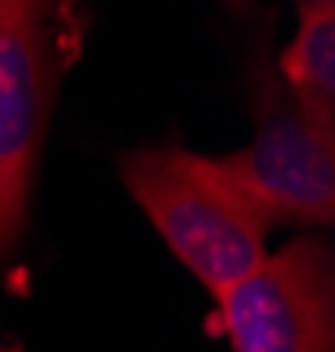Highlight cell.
Here are the masks:
<instances>
[{
    "label": "cell",
    "mask_w": 335,
    "mask_h": 352,
    "mask_svg": "<svg viewBox=\"0 0 335 352\" xmlns=\"http://www.w3.org/2000/svg\"><path fill=\"white\" fill-rule=\"evenodd\" d=\"M116 169L173 257L216 300L265 261L272 222L219 169L216 155L148 144L120 155Z\"/></svg>",
    "instance_id": "6da1fadb"
},
{
    "label": "cell",
    "mask_w": 335,
    "mask_h": 352,
    "mask_svg": "<svg viewBox=\"0 0 335 352\" xmlns=\"http://www.w3.org/2000/svg\"><path fill=\"white\" fill-rule=\"evenodd\" d=\"M251 113L254 138L240 152L216 155L219 169L272 226H328L335 219V131L303 113L265 56L251 67Z\"/></svg>",
    "instance_id": "7a4b0ae2"
},
{
    "label": "cell",
    "mask_w": 335,
    "mask_h": 352,
    "mask_svg": "<svg viewBox=\"0 0 335 352\" xmlns=\"http://www.w3.org/2000/svg\"><path fill=\"white\" fill-rule=\"evenodd\" d=\"M53 11L36 0H0V257L25 232L50 106L64 74Z\"/></svg>",
    "instance_id": "3957f363"
},
{
    "label": "cell",
    "mask_w": 335,
    "mask_h": 352,
    "mask_svg": "<svg viewBox=\"0 0 335 352\" xmlns=\"http://www.w3.org/2000/svg\"><path fill=\"white\" fill-rule=\"evenodd\" d=\"M233 352H335V250L300 232L219 296Z\"/></svg>",
    "instance_id": "277c9868"
},
{
    "label": "cell",
    "mask_w": 335,
    "mask_h": 352,
    "mask_svg": "<svg viewBox=\"0 0 335 352\" xmlns=\"http://www.w3.org/2000/svg\"><path fill=\"white\" fill-rule=\"evenodd\" d=\"M276 74L286 92L318 124L335 131V4L303 0L296 4V32L283 46Z\"/></svg>",
    "instance_id": "5b68a950"
},
{
    "label": "cell",
    "mask_w": 335,
    "mask_h": 352,
    "mask_svg": "<svg viewBox=\"0 0 335 352\" xmlns=\"http://www.w3.org/2000/svg\"><path fill=\"white\" fill-rule=\"evenodd\" d=\"M0 352H8V349H4V345H0Z\"/></svg>",
    "instance_id": "8992f818"
}]
</instances>
